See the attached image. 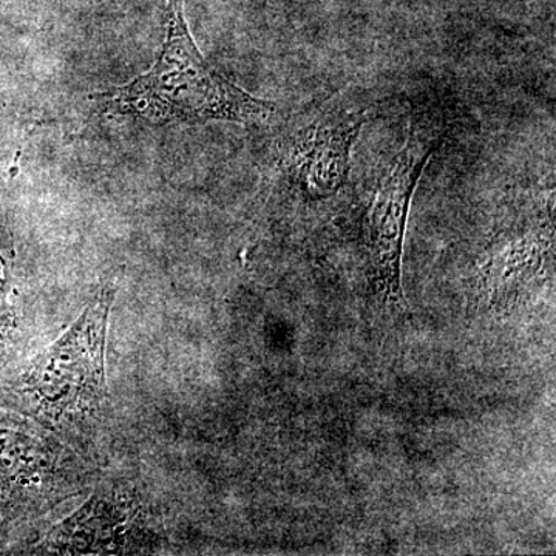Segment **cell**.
<instances>
[{
	"mask_svg": "<svg viewBox=\"0 0 556 556\" xmlns=\"http://www.w3.org/2000/svg\"><path fill=\"white\" fill-rule=\"evenodd\" d=\"M182 3L185 0L167 3V36L155 67L127 86L98 94L100 100L115 112L164 123L268 119L276 112L273 102L241 90L201 56L186 24Z\"/></svg>",
	"mask_w": 556,
	"mask_h": 556,
	"instance_id": "cell-1",
	"label": "cell"
},
{
	"mask_svg": "<svg viewBox=\"0 0 556 556\" xmlns=\"http://www.w3.org/2000/svg\"><path fill=\"white\" fill-rule=\"evenodd\" d=\"M376 116L375 105L327 102L313 118L291 131L281 146V175L300 195L328 200L345 188L351 172V152L362 127Z\"/></svg>",
	"mask_w": 556,
	"mask_h": 556,
	"instance_id": "cell-3",
	"label": "cell"
},
{
	"mask_svg": "<svg viewBox=\"0 0 556 556\" xmlns=\"http://www.w3.org/2000/svg\"><path fill=\"white\" fill-rule=\"evenodd\" d=\"M115 504L93 500L75 517L62 525L50 548L60 554H113L124 546L121 532L129 525V517H121Z\"/></svg>",
	"mask_w": 556,
	"mask_h": 556,
	"instance_id": "cell-5",
	"label": "cell"
},
{
	"mask_svg": "<svg viewBox=\"0 0 556 556\" xmlns=\"http://www.w3.org/2000/svg\"><path fill=\"white\" fill-rule=\"evenodd\" d=\"M444 141V129L427 116H413L404 146L380 175L367 211L368 277L372 294L387 308L404 305L402 251L409 207L420 175Z\"/></svg>",
	"mask_w": 556,
	"mask_h": 556,
	"instance_id": "cell-2",
	"label": "cell"
},
{
	"mask_svg": "<svg viewBox=\"0 0 556 556\" xmlns=\"http://www.w3.org/2000/svg\"><path fill=\"white\" fill-rule=\"evenodd\" d=\"M5 316V287H3V262L0 260V324Z\"/></svg>",
	"mask_w": 556,
	"mask_h": 556,
	"instance_id": "cell-6",
	"label": "cell"
},
{
	"mask_svg": "<svg viewBox=\"0 0 556 556\" xmlns=\"http://www.w3.org/2000/svg\"><path fill=\"white\" fill-rule=\"evenodd\" d=\"M112 302V289L101 291L33 367L28 383L53 412L90 408L104 399V351Z\"/></svg>",
	"mask_w": 556,
	"mask_h": 556,
	"instance_id": "cell-4",
	"label": "cell"
}]
</instances>
